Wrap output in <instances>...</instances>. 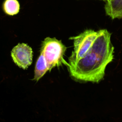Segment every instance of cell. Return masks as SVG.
<instances>
[{
	"mask_svg": "<svg viewBox=\"0 0 122 122\" xmlns=\"http://www.w3.org/2000/svg\"><path fill=\"white\" fill-rule=\"evenodd\" d=\"M67 47L61 41L55 38L47 37L42 42L40 52L44 56L47 63L49 71L56 67L65 65L67 67L68 62L64 59Z\"/></svg>",
	"mask_w": 122,
	"mask_h": 122,
	"instance_id": "2",
	"label": "cell"
},
{
	"mask_svg": "<svg viewBox=\"0 0 122 122\" xmlns=\"http://www.w3.org/2000/svg\"><path fill=\"white\" fill-rule=\"evenodd\" d=\"M2 8L6 14L13 16L17 14L20 11V3L17 0H5Z\"/></svg>",
	"mask_w": 122,
	"mask_h": 122,
	"instance_id": "7",
	"label": "cell"
},
{
	"mask_svg": "<svg viewBox=\"0 0 122 122\" xmlns=\"http://www.w3.org/2000/svg\"><path fill=\"white\" fill-rule=\"evenodd\" d=\"M98 34V31L86 29L76 36L69 39L73 41L74 50L69 60L78 61L84 57L90 50Z\"/></svg>",
	"mask_w": 122,
	"mask_h": 122,
	"instance_id": "3",
	"label": "cell"
},
{
	"mask_svg": "<svg viewBox=\"0 0 122 122\" xmlns=\"http://www.w3.org/2000/svg\"><path fill=\"white\" fill-rule=\"evenodd\" d=\"M47 71H49L47 63L44 56H43L42 54L41 53L36 62L34 71V77L33 78V80L36 82H38Z\"/></svg>",
	"mask_w": 122,
	"mask_h": 122,
	"instance_id": "6",
	"label": "cell"
},
{
	"mask_svg": "<svg viewBox=\"0 0 122 122\" xmlns=\"http://www.w3.org/2000/svg\"><path fill=\"white\" fill-rule=\"evenodd\" d=\"M101 1H104V2H106V1H107V0H101Z\"/></svg>",
	"mask_w": 122,
	"mask_h": 122,
	"instance_id": "8",
	"label": "cell"
},
{
	"mask_svg": "<svg viewBox=\"0 0 122 122\" xmlns=\"http://www.w3.org/2000/svg\"><path fill=\"white\" fill-rule=\"evenodd\" d=\"M105 2L106 15L113 20L122 19V0H107Z\"/></svg>",
	"mask_w": 122,
	"mask_h": 122,
	"instance_id": "5",
	"label": "cell"
},
{
	"mask_svg": "<svg viewBox=\"0 0 122 122\" xmlns=\"http://www.w3.org/2000/svg\"><path fill=\"white\" fill-rule=\"evenodd\" d=\"M111 37L112 33L107 29L100 30L91 48L84 57L78 61L68 60V70L73 80L98 83L104 79L106 67L114 58Z\"/></svg>",
	"mask_w": 122,
	"mask_h": 122,
	"instance_id": "1",
	"label": "cell"
},
{
	"mask_svg": "<svg viewBox=\"0 0 122 122\" xmlns=\"http://www.w3.org/2000/svg\"><path fill=\"white\" fill-rule=\"evenodd\" d=\"M14 63L19 67L26 70L33 61V52L32 48L25 43L19 44L14 46L11 52Z\"/></svg>",
	"mask_w": 122,
	"mask_h": 122,
	"instance_id": "4",
	"label": "cell"
}]
</instances>
